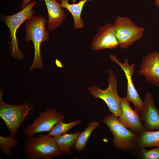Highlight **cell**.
I'll return each instance as SVG.
<instances>
[{
    "mask_svg": "<svg viewBox=\"0 0 159 159\" xmlns=\"http://www.w3.org/2000/svg\"><path fill=\"white\" fill-rule=\"evenodd\" d=\"M108 87L102 90L96 86H92L87 88L89 94L94 97L103 100L107 104L109 111L119 117L122 114L121 102L122 98L118 95L117 90V81L112 69L109 68Z\"/></svg>",
    "mask_w": 159,
    "mask_h": 159,
    "instance_id": "cell-4",
    "label": "cell"
},
{
    "mask_svg": "<svg viewBox=\"0 0 159 159\" xmlns=\"http://www.w3.org/2000/svg\"><path fill=\"white\" fill-rule=\"evenodd\" d=\"M121 48L125 49L141 38L145 31L127 17H116L112 24Z\"/></svg>",
    "mask_w": 159,
    "mask_h": 159,
    "instance_id": "cell-7",
    "label": "cell"
},
{
    "mask_svg": "<svg viewBox=\"0 0 159 159\" xmlns=\"http://www.w3.org/2000/svg\"><path fill=\"white\" fill-rule=\"evenodd\" d=\"M46 21L43 16L33 15L27 20L25 25V40L27 42L32 41L34 49L33 62L29 68L31 71L43 67L40 46L42 42L49 39V33L45 27Z\"/></svg>",
    "mask_w": 159,
    "mask_h": 159,
    "instance_id": "cell-1",
    "label": "cell"
},
{
    "mask_svg": "<svg viewBox=\"0 0 159 159\" xmlns=\"http://www.w3.org/2000/svg\"><path fill=\"white\" fill-rule=\"evenodd\" d=\"M139 73L154 86L159 82V59L158 52L154 51L147 54L142 59Z\"/></svg>",
    "mask_w": 159,
    "mask_h": 159,
    "instance_id": "cell-13",
    "label": "cell"
},
{
    "mask_svg": "<svg viewBox=\"0 0 159 159\" xmlns=\"http://www.w3.org/2000/svg\"><path fill=\"white\" fill-rule=\"evenodd\" d=\"M158 56L159 59V52H158Z\"/></svg>",
    "mask_w": 159,
    "mask_h": 159,
    "instance_id": "cell-25",
    "label": "cell"
},
{
    "mask_svg": "<svg viewBox=\"0 0 159 159\" xmlns=\"http://www.w3.org/2000/svg\"><path fill=\"white\" fill-rule=\"evenodd\" d=\"M91 0H81L77 4H70L69 0H60L62 8L66 9L72 14L74 19V28L81 29L84 25L83 20L81 17L83 7L87 1Z\"/></svg>",
    "mask_w": 159,
    "mask_h": 159,
    "instance_id": "cell-15",
    "label": "cell"
},
{
    "mask_svg": "<svg viewBox=\"0 0 159 159\" xmlns=\"http://www.w3.org/2000/svg\"><path fill=\"white\" fill-rule=\"evenodd\" d=\"M30 1L31 0H24L21 5V9H23L28 6Z\"/></svg>",
    "mask_w": 159,
    "mask_h": 159,
    "instance_id": "cell-22",
    "label": "cell"
},
{
    "mask_svg": "<svg viewBox=\"0 0 159 159\" xmlns=\"http://www.w3.org/2000/svg\"><path fill=\"white\" fill-rule=\"evenodd\" d=\"M65 118L62 113L48 108L41 112L34 122L25 128L24 133L26 136H34L38 133L49 132L57 123Z\"/></svg>",
    "mask_w": 159,
    "mask_h": 159,
    "instance_id": "cell-8",
    "label": "cell"
},
{
    "mask_svg": "<svg viewBox=\"0 0 159 159\" xmlns=\"http://www.w3.org/2000/svg\"><path fill=\"white\" fill-rule=\"evenodd\" d=\"M81 122L80 120L68 123H64L61 121L57 123L46 134L48 136L55 137L64 133Z\"/></svg>",
    "mask_w": 159,
    "mask_h": 159,
    "instance_id": "cell-19",
    "label": "cell"
},
{
    "mask_svg": "<svg viewBox=\"0 0 159 159\" xmlns=\"http://www.w3.org/2000/svg\"><path fill=\"white\" fill-rule=\"evenodd\" d=\"M81 132L77 131L74 133H66L54 137L57 147L61 154L69 155L71 153L72 147L75 143Z\"/></svg>",
    "mask_w": 159,
    "mask_h": 159,
    "instance_id": "cell-16",
    "label": "cell"
},
{
    "mask_svg": "<svg viewBox=\"0 0 159 159\" xmlns=\"http://www.w3.org/2000/svg\"><path fill=\"white\" fill-rule=\"evenodd\" d=\"M2 97H0V117L10 131V136L14 138L26 116L30 115L29 112L34 107L27 103L10 105L4 102Z\"/></svg>",
    "mask_w": 159,
    "mask_h": 159,
    "instance_id": "cell-5",
    "label": "cell"
},
{
    "mask_svg": "<svg viewBox=\"0 0 159 159\" xmlns=\"http://www.w3.org/2000/svg\"><path fill=\"white\" fill-rule=\"evenodd\" d=\"M19 143L10 135L7 137L0 136V149L6 156L9 155L13 147L17 145Z\"/></svg>",
    "mask_w": 159,
    "mask_h": 159,
    "instance_id": "cell-20",
    "label": "cell"
},
{
    "mask_svg": "<svg viewBox=\"0 0 159 159\" xmlns=\"http://www.w3.org/2000/svg\"><path fill=\"white\" fill-rule=\"evenodd\" d=\"M102 121L113 135L112 143L115 148L132 152L138 149V135L129 130L118 117L111 114L106 116Z\"/></svg>",
    "mask_w": 159,
    "mask_h": 159,
    "instance_id": "cell-3",
    "label": "cell"
},
{
    "mask_svg": "<svg viewBox=\"0 0 159 159\" xmlns=\"http://www.w3.org/2000/svg\"><path fill=\"white\" fill-rule=\"evenodd\" d=\"M137 149L147 147H159V130H145L138 135Z\"/></svg>",
    "mask_w": 159,
    "mask_h": 159,
    "instance_id": "cell-17",
    "label": "cell"
},
{
    "mask_svg": "<svg viewBox=\"0 0 159 159\" xmlns=\"http://www.w3.org/2000/svg\"><path fill=\"white\" fill-rule=\"evenodd\" d=\"M48 13L47 21L48 28L52 31L60 25L65 19L66 15L65 11L62 8L60 4L57 0H44Z\"/></svg>",
    "mask_w": 159,
    "mask_h": 159,
    "instance_id": "cell-14",
    "label": "cell"
},
{
    "mask_svg": "<svg viewBox=\"0 0 159 159\" xmlns=\"http://www.w3.org/2000/svg\"><path fill=\"white\" fill-rule=\"evenodd\" d=\"M33 1L28 6L17 13L11 15L1 16V19L6 24L9 28L10 34V49L11 55L14 58L22 59L23 54L19 49L16 37V32L19 26L24 21L30 19L35 13L32 9L36 4Z\"/></svg>",
    "mask_w": 159,
    "mask_h": 159,
    "instance_id": "cell-6",
    "label": "cell"
},
{
    "mask_svg": "<svg viewBox=\"0 0 159 159\" xmlns=\"http://www.w3.org/2000/svg\"><path fill=\"white\" fill-rule=\"evenodd\" d=\"M23 150L30 159H52L54 157H59L62 155L54 138L46 135H41L37 137L27 136Z\"/></svg>",
    "mask_w": 159,
    "mask_h": 159,
    "instance_id": "cell-2",
    "label": "cell"
},
{
    "mask_svg": "<svg viewBox=\"0 0 159 159\" xmlns=\"http://www.w3.org/2000/svg\"><path fill=\"white\" fill-rule=\"evenodd\" d=\"M133 153H138L141 159H159V147L148 150L144 148L138 149Z\"/></svg>",
    "mask_w": 159,
    "mask_h": 159,
    "instance_id": "cell-21",
    "label": "cell"
},
{
    "mask_svg": "<svg viewBox=\"0 0 159 159\" xmlns=\"http://www.w3.org/2000/svg\"><path fill=\"white\" fill-rule=\"evenodd\" d=\"M157 85L158 86V88H159V82L158 83V84Z\"/></svg>",
    "mask_w": 159,
    "mask_h": 159,
    "instance_id": "cell-24",
    "label": "cell"
},
{
    "mask_svg": "<svg viewBox=\"0 0 159 159\" xmlns=\"http://www.w3.org/2000/svg\"><path fill=\"white\" fill-rule=\"evenodd\" d=\"M100 123L99 121L95 122L94 120L81 132L74 144L75 148L78 151H81L84 149L91 133L95 129L99 126Z\"/></svg>",
    "mask_w": 159,
    "mask_h": 159,
    "instance_id": "cell-18",
    "label": "cell"
},
{
    "mask_svg": "<svg viewBox=\"0 0 159 159\" xmlns=\"http://www.w3.org/2000/svg\"><path fill=\"white\" fill-rule=\"evenodd\" d=\"M111 61L117 64L124 71L127 79V91L125 97L132 102L135 110L141 112L143 106V101L140 98L133 83L132 76L134 72L135 64H130L127 58L124 59L123 63L120 62L117 57L110 54Z\"/></svg>",
    "mask_w": 159,
    "mask_h": 159,
    "instance_id": "cell-9",
    "label": "cell"
},
{
    "mask_svg": "<svg viewBox=\"0 0 159 159\" xmlns=\"http://www.w3.org/2000/svg\"><path fill=\"white\" fill-rule=\"evenodd\" d=\"M92 49L97 51L113 49L119 46L112 24L107 23L100 27L92 41Z\"/></svg>",
    "mask_w": 159,
    "mask_h": 159,
    "instance_id": "cell-10",
    "label": "cell"
},
{
    "mask_svg": "<svg viewBox=\"0 0 159 159\" xmlns=\"http://www.w3.org/2000/svg\"><path fill=\"white\" fill-rule=\"evenodd\" d=\"M155 1V5L159 7V0H154Z\"/></svg>",
    "mask_w": 159,
    "mask_h": 159,
    "instance_id": "cell-23",
    "label": "cell"
},
{
    "mask_svg": "<svg viewBox=\"0 0 159 159\" xmlns=\"http://www.w3.org/2000/svg\"><path fill=\"white\" fill-rule=\"evenodd\" d=\"M140 114L145 130H159V110L155 105L152 94L148 91L146 92Z\"/></svg>",
    "mask_w": 159,
    "mask_h": 159,
    "instance_id": "cell-11",
    "label": "cell"
},
{
    "mask_svg": "<svg viewBox=\"0 0 159 159\" xmlns=\"http://www.w3.org/2000/svg\"><path fill=\"white\" fill-rule=\"evenodd\" d=\"M130 101L126 97L122 98V113L118 119L127 128L139 135L145 130L140 118V113L131 107Z\"/></svg>",
    "mask_w": 159,
    "mask_h": 159,
    "instance_id": "cell-12",
    "label": "cell"
}]
</instances>
